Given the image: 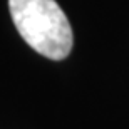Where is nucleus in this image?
Instances as JSON below:
<instances>
[{
	"mask_svg": "<svg viewBox=\"0 0 129 129\" xmlns=\"http://www.w3.org/2000/svg\"><path fill=\"white\" fill-rule=\"evenodd\" d=\"M9 9L20 37L35 52L52 60L71 54L72 27L55 0H9Z\"/></svg>",
	"mask_w": 129,
	"mask_h": 129,
	"instance_id": "f257e3e1",
	"label": "nucleus"
}]
</instances>
